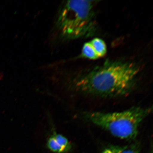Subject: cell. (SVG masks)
Here are the masks:
<instances>
[{"instance_id":"4","label":"cell","mask_w":153,"mask_h":153,"mask_svg":"<svg viewBox=\"0 0 153 153\" xmlns=\"http://www.w3.org/2000/svg\"><path fill=\"white\" fill-rule=\"evenodd\" d=\"M50 150L55 153H65L71 150V146L68 139L60 134L54 132L47 143Z\"/></svg>"},{"instance_id":"1","label":"cell","mask_w":153,"mask_h":153,"mask_svg":"<svg viewBox=\"0 0 153 153\" xmlns=\"http://www.w3.org/2000/svg\"><path fill=\"white\" fill-rule=\"evenodd\" d=\"M142 69L138 63L124 58L109 59L72 75L69 86L75 92L102 98L128 95L139 82Z\"/></svg>"},{"instance_id":"7","label":"cell","mask_w":153,"mask_h":153,"mask_svg":"<svg viewBox=\"0 0 153 153\" xmlns=\"http://www.w3.org/2000/svg\"><path fill=\"white\" fill-rule=\"evenodd\" d=\"M80 57L91 60L99 59L90 41L86 42L82 46Z\"/></svg>"},{"instance_id":"3","label":"cell","mask_w":153,"mask_h":153,"mask_svg":"<svg viewBox=\"0 0 153 153\" xmlns=\"http://www.w3.org/2000/svg\"><path fill=\"white\" fill-rule=\"evenodd\" d=\"M152 110L151 108L134 106L120 112H89L86 114V117L114 136L131 140L136 138L140 125Z\"/></svg>"},{"instance_id":"5","label":"cell","mask_w":153,"mask_h":153,"mask_svg":"<svg viewBox=\"0 0 153 153\" xmlns=\"http://www.w3.org/2000/svg\"><path fill=\"white\" fill-rule=\"evenodd\" d=\"M139 150L138 147L136 144L125 146H110L105 148L101 153H139Z\"/></svg>"},{"instance_id":"2","label":"cell","mask_w":153,"mask_h":153,"mask_svg":"<svg viewBox=\"0 0 153 153\" xmlns=\"http://www.w3.org/2000/svg\"><path fill=\"white\" fill-rule=\"evenodd\" d=\"M97 1H66L58 14L56 26L62 40L73 41L95 36L97 24L95 5Z\"/></svg>"},{"instance_id":"6","label":"cell","mask_w":153,"mask_h":153,"mask_svg":"<svg viewBox=\"0 0 153 153\" xmlns=\"http://www.w3.org/2000/svg\"><path fill=\"white\" fill-rule=\"evenodd\" d=\"M99 59L102 58L106 55L107 48L105 42L101 38H94L90 41Z\"/></svg>"}]
</instances>
